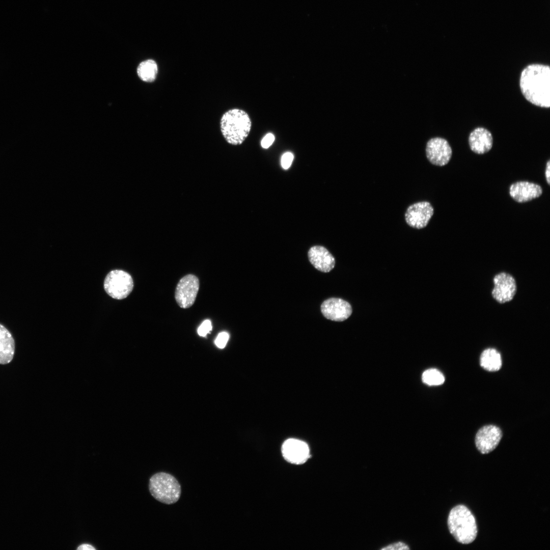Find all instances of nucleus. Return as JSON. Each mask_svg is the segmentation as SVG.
<instances>
[{
  "mask_svg": "<svg viewBox=\"0 0 550 550\" xmlns=\"http://www.w3.org/2000/svg\"><path fill=\"white\" fill-rule=\"evenodd\" d=\"M426 154L427 159L432 164L437 166H444L450 160L452 151L446 140L437 137L431 139L427 143Z\"/></svg>",
  "mask_w": 550,
  "mask_h": 550,
  "instance_id": "obj_9",
  "label": "nucleus"
},
{
  "mask_svg": "<svg viewBox=\"0 0 550 550\" xmlns=\"http://www.w3.org/2000/svg\"><path fill=\"white\" fill-rule=\"evenodd\" d=\"M542 194L541 187L536 183L520 181L512 184L509 187L511 197L518 203H525L539 198Z\"/></svg>",
  "mask_w": 550,
  "mask_h": 550,
  "instance_id": "obj_13",
  "label": "nucleus"
},
{
  "mask_svg": "<svg viewBox=\"0 0 550 550\" xmlns=\"http://www.w3.org/2000/svg\"><path fill=\"white\" fill-rule=\"evenodd\" d=\"M221 133L229 144L237 146L243 143L249 136L252 121L249 114L239 108L226 111L220 120Z\"/></svg>",
  "mask_w": 550,
  "mask_h": 550,
  "instance_id": "obj_2",
  "label": "nucleus"
},
{
  "mask_svg": "<svg viewBox=\"0 0 550 550\" xmlns=\"http://www.w3.org/2000/svg\"><path fill=\"white\" fill-rule=\"evenodd\" d=\"M448 526L450 533L459 543L468 544L473 542L477 535L475 518L464 505H458L450 511Z\"/></svg>",
  "mask_w": 550,
  "mask_h": 550,
  "instance_id": "obj_3",
  "label": "nucleus"
},
{
  "mask_svg": "<svg viewBox=\"0 0 550 550\" xmlns=\"http://www.w3.org/2000/svg\"><path fill=\"white\" fill-rule=\"evenodd\" d=\"M229 338V335L228 333L225 332H222L217 336L215 340V344L217 347L223 348L226 346Z\"/></svg>",
  "mask_w": 550,
  "mask_h": 550,
  "instance_id": "obj_20",
  "label": "nucleus"
},
{
  "mask_svg": "<svg viewBox=\"0 0 550 550\" xmlns=\"http://www.w3.org/2000/svg\"><path fill=\"white\" fill-rule=\"evenodd\" d=\"M137 73L140 78L144 81H154L158 73L157 63L152 59L142 62L137 68Z\"/></svg>",
  "mask_w": 550,
  "mask_h": 550,
  "instance_id": "obj_18",
  "label": "nucleus"
},
{
  "mask_svg": "<svg viewBox=\"0 0 550 550\" xmlns=\"http://www.w3.org/2000/svg\"><path fill=\"white\" fill-rule=\"evenodd\" d=\"M502 437V431L498 427L493 425L484 426L476 435V448L481 454H488L496 448Z\"/></svg>",
  "mask_w": 550,
  "mask_h": 550,
  "instance_id": "obj_10",
  "label": "nucleus"
},
{
  "mask_svg": "<svg viewBox=\"0 0 550 550\" xmlns=\"http://www.w3.org/2000/svg\"><path fill=\"white\" fill-rule=\"evenodd\" d=\"M519 86L525 98L530 103L541 107L550 106V67L533 64L522 71Z\"/></svg>",
  "mask_w": 550,
  "mask_h": 550,
  "instance_id": "obj_1",
  "label": "nucleus"
},
{
  "mask_svg": "<svg viewBox=\"0 0 550 550\" xmlns=\"http://www.w3.org/2000/svg\"><path fill=\"white\" fill-rule=\"evenodd\" d=\"M434 213V209L427 201H422L410 205L405 213V219L410 227L422 229L428 225Z\"/></svg>",
  "mask_w": 550,
  "mask_h": 550,
  "instance_id": "obj_8",
  "label": "nucleus"
},
{
  "mask_svg": "<svg viewBox=\"0 0 550 550\" xmlns=\"http://www.w3.org/2000/svg\"><path fill=\"white\" fill-rule=\"evenodd\" d=\"M282 454L288 462L296 464L304 463L310 457V450L304 442L295 438H289L283 443Z\"/></svg>",
  "mask_w": 550,
  "mask_h": 550,
  "instance_id": "obj_12",
  "label": "nucleus"
},
{
  "mask_svg": "<svg viewBox=\"0 0 550 550\" xmlns=\"http://www.w3.org/2000/svg\"><path fill=\"white\" fill-rule=\"evenodd\" d=\"M424 383L429 386H439L445 381L443 373L436 369H429L425 371L422 376Z\"/></svg>",
  "mask_w": 550,
  "mask_h": 550,
  "instance_id": "obj_19",
  "label": "nucleus"
},
{
  "mask_svg": "<svg viewBox=\"0 0 550 550\" xmlns=\"http://www.w3.org/2000/svg\"><path fill=\"white\" fill-rule=\"evenodd\" d=\"M410 549V548L409 547L408 545H407L406 544H405V543H404L403 542L399 541V542H395V543L390 544H389V545L382 548L381 549H386V550H387V549H390V550L398 549V550H400V549Z\"/></svg>",
  "mask_w": 550,
  "mask_h": 550,
  "instance_id": "obj_23",
  "label": "nucleus"
},
{
  "mask_svg": "<svg viewBox=\"0 0 550 550\" xmlns=\"http://www.w3.org/2000/svg\"><path fill=\"white\" fill-rule=\"evenodd\" d=\"M77 549H78V550H93V549H95V547H94L91 545H90V544H81V545H79L77 547Z\"/></svg>",
  "mask_w": 550,
  "mask_h": 550,
  "instance_id": "obj_26",
  "label": "nucleus"
},
{
  "mask_svg": "<svg viewBox=\"0 0 550 550\" xmlns=\"http://www.w3.org/2000/svg\"><path fill=\"white\" fill-rule=\"evenodd\" d=\"M545 175L546 182L548 185L550 184V161L548 160L546 164Z\"/></svg>",
  "mask_w": 550,
  "mask_h": 550,
  "instance_id": "obj_25",
  "label": "nucleus"
},
{
  "mask_svg": "<svg viewBox=\"0 0 550 550\" xmlns=\"http://www.w3.org/2000/svg\"><path fill=\"white\" fill-rule=\"evenodd\" d=\"M480 365L488 371H496L502 366V359L499 352L494 348H488L482 352Z\"/></svg>",
  "mask_w": 550,
  "mask_h": 550,
  "instance_id": "obj_17",
  "label": "nucleus"
},
{
  "mask_svg": "<svg viewBox=\"0 0 550 550\" xmlns=\"http://www.w3.org/2000/svg\"><path fill=\"white\" fill-rule=\"evenodd\" d=\"M211 322L209 320H204L198 329V334L202 337H205L209 333L212 329Z\"/></svg>",
  "mask_w": 550,
  "mask_h": 550,
  "instance_id": "obj_21",
  "label": "nucleus"
},
{
  "mask_svg": "<svg viewBox=\"0 0 550 550\" xmlns=\"http://www.w3.org/2000/svg\"><path fill=\"white\" fill-rule=\"evenodd\" d=\"M493 138L491 132L484 127H477L470 134L469 144L471 150L478 154L488 152L492 148Z\"/></svg>",
  "mask_w": 550,
  "mask_h": 550,
  "instance_id": "obj_15",
  "label": "nucleus"
},
{
  "mask_svg": "<svg viewBox=\"0 0 550 550\" xmlns=\"http://www.w3.org/2000/svg\"><path fill=\"white\" fill-rule=\"evenodd\" d=\"M149 489L156 500L168 505L176 503L181 493V486L177 480L165 472L156 473L151 477Z\"/></svg>",
  "mask_w": 550,
  "mask_h": 550,
  "instance_id": "obj_4",
  "label": "nucleus"
},
{
  "mask_svg": "<svg viewBox=\"0 0 550 550\" xmlns=\"http://www.w3.org/2000/svg\"><path fill=\"white\" fill-rule=\"evenodd\" d=\"M321 311L327 319L335 321H343L351 315L352 309L350 304L339 298H329L321 305Z\"/></svg>",
  "mask_w": 550,
  "mask_h": 550,
  "instance_id": "obj_11",
  "label": "nucleus"
},
{
  "mask_svg": "<svg viewBox=\"0 0 550 550\" xmlns=\"http://www.w3.org/2000/svg\"><path fill=\"white\" fill-rule=\"evenodd\" d=\"M493 283L491 295L496 301L503 304L513 299L517 291V284L511 274L505 272H500L494 276Z\"/></svg>",
  "mask_w": 550,
  "mask_h": 550,
  "instance_id": "obj_7",
  "label": "nucleus"
},
{
  "mask_svg": "<svg viewBox=\"0 0 550 550\" xmlns=\"http://www.w3.org/2000/svg\"><path fill=\"white\" fill-rule=\"evenodd\" d=\"M200 282L194 274H188L178 282L175 292V298L178 306L183 309L191 307L199 291Z\"/></svg>",
  "mask_w": 550,
  "mask_h": 550,
  "instance_id": "obj_6",
  "label": "nucleus"
},
{
  "mask_svg": "<svg viewBox=\"0 0 550 550\" xmlns=\"http://www.w3.org/2000/svg\"><path fill=\"white\" fill-rule=\"evenodd\" d=\"M310 262L318 270L323 272L331 271L335 265V259L331 253L324 247L315 245L308 251Z\"/></svg>",
  "mask_w": 550,
  "mask_h": 550,
  "instance_id": "obj_14",
  "label": "nucleus"
},
{
  "mask_svg": "<svg viewBox=\"0 0 550 550\" xmlns=\"http://www.w3.org/2000/svg\"><path fill=\"white\" fill-rule=\"evenodd\" d=\"M293 158L294 156L292 153L290 152L285 153L281 158L282 168L285 170L288 169L291 166Z\"/></svg>",
  "mask_w": 550,
  "mask_h": 550,
  "instance_id": "obj_22",
  "label": "nucleus"
},
{
  "mask_svg": "<svg viewBox=\"0 0 550 550\" xmlns=\"http://www.w3.org/2000/svg\"><path fill=\"white\" fill-rule=\"evenodd\" d=\"M133 288V282L131 276L122 270L110 271L104 281V288L112 298L122 299L127 297Z\"/></svg>",
  "mask_w": 550,
  "mask_h": 550,
  "instance_id": "obj_5",
  "label": "nucleus"
},
{
  "mask_svg": "<svg viewBox=\"0 0 550 550\" xmlns=\"http://www.w3.org/2000/svg\"><path fill=\"white\" fill-rule=\"evenodd\" d=\"M15 341L11 333L0 324V364L10 363L14 357Z\"/></svg>",
  "mask_w": 550,
  "mask_h": 550,
  "instance_id": "obj_16",
  "label": "nucleus"
},
{
  "mask_svg": "<svg viewBox=\"0 0 550 550\" xmlns=\"http://www.w3.org/2000/svg\"><path fill=\"white\" fill-rule=\"evenodd\" d=\"M274 141V136L273 134L269 133L267 134L261 141V146L263 148L267 149L269 148L273 143Z\"/></svg>",
  "mask_w": 550,
  "mask_h": 550,
  "instance_id": "obj_24",
  "label": "nucleus"
}]
</instances>
